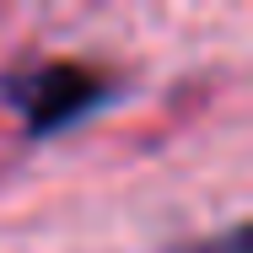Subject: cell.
<instances>
[{
	"mask_svg": "<svg viewBox=\"0 0 253 253\" xmlns=\"http://www.w3.org/2000/svg\"><path fill=\"white\" fill-rule=\"evenodd\" d=\"M5 97L16 102L27 135H59V129H70L76 119L97 113L102 102L113 97V86L102 81L97 70L76 65V59H49V65H38V70L16 76V81L5 86Z\"/></svg>",
	"mask_w": 253,
	"mask_h": 253,
	"instance_id": "1",
	"label": "cell"
},
{
	"mask_svg": "<svg viewBox=\"0 0 253 253\" xmlns=\"http://www.w3.org/2000/svg\"><path fill=\"white\" fill-rule=\"evenodd\" d=\"M194 253H248V226L237 221V226H226V232H221L215 243H200Z\"/></svg>",
	"mask_w": 253,
	"mask_h": 253,
	"instance_id": "2",
	"label": "cell"
}]
</instances>
